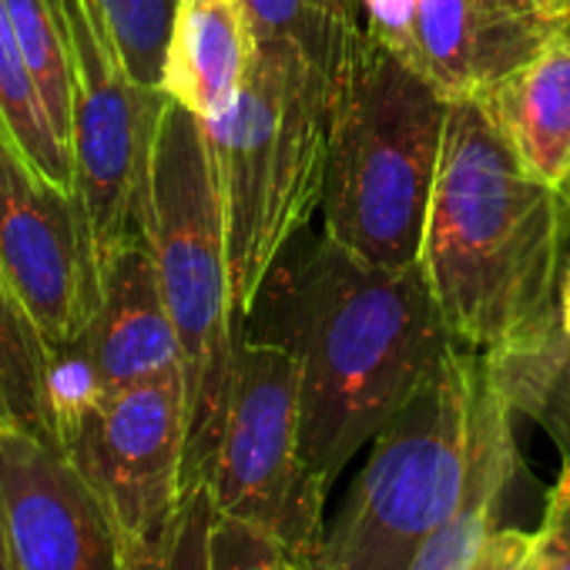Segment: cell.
I'll return each instance as SVG.
<instances>
[{"instance_id":"obj_17","label":"cell","mask_w":570,"mask_h":570,"mask_svg":"<svg viewBox=\"0 0 570 570\" xmlns=\"http://www.w3.org/2000/svg\"><path fill=\"white\" fill-rule=\"evenodd\" d=\"M48 373L51 346L11 278L0 268V426H18L61 443Z\"/></svg>"},{"instance_id":"obj_12","label":"cell","mask_w":570,"mask_h":570,"mask_svg":"<svg viewBox=\"0 0 570 570\" xmlns=\"http://www.w3.org/2000/svg\"><path fill=\"white\" fill-rule=\"evenodd\" d=\"M360 21L450 101L480 98L553 35L500 18L487 0H363Z\"/></svg>"},{"instance_id":"obj_22","label":"cell","mask_w":570,"mask_h":570,"mask_svg":"<svg viewBox=\"0 0 570 570\" xmlns=\"http://www.w3.org/2000/svg\"><path fill=\"white\" fill-rule=\"evenodd\" d=\"M212 527H215L212 487H198L185 497L161 547L151 557L128 567L131 570H212Z\"/></svg>"},{"instance_id":"obj_15","label":"cell","mask_w":570,"mask_h":570,"mask_svg":"<svg viewBox=\"0 0 570 570\" xmlns=\"http://www.w3.org/2000/svg\"><path fill=\"white\" fill-rule=\"evenodd\" d=\"M255 51L242 0H181L161 91L202 121L225 118L252 78Z\"/></svg>"},{"instance_id":"obj_11","label":"cell","mask_w":570,"mask_h":570,"mask_svg":"<svg viewBox=\"0 0 570 570\" xmlns=\"http://www.w3.org/2000/svg\"><path fill=\"white\" fill-rule=\"evenodd\" d=\"M0 523L18 570H128L111 510L61 443L0 426Z\"/></svg>"},{"instance_id":"obj_23","label":"cell","mask_w":570,"mask_h":570,"mask_svg":"<svg viewBox=\"0 0 570 570\" xmlns=\"http://www.w3.org/2000/svg\"><path fill=\"white\" fill-rule=\"evenodd\" d=\"M296 557L265 530L218 517L212 527V570H293Z\"/></svg>"},{"instance_id":"obj_10","label":"cell","mask_w":570,"mask_h":570,"mask_svg":"<svg viewBox=\"0 0 570 570\" xmlns=\"http://www.w3.org/2000/svg\"><path fill=\"white\" fill-rule=\"evenodd\" d=\"M0 268L48 346L78 340L98 303V262L81 202L21 151L0 118Z\"/></svg>"},{"instance_id":"obj_32","label":"cell","mask_w":570,"mask_h":570,"mask_svg":"<svg viewBox=\"0 0 570 570\" xmlns=\"http://www.w3.org/2000/svg\"><path fill=\"white\" fill-rule=\"evenodd\" d=\"M128 570H131V567H128Z\"/></svg>"},{"instance_id":"obj_27","label":"cell","mask_w":570,"mask_h":570,"mask_svg":"<svg viewBox=\"0 0 570 570\" xmlns=\"http://www.w3.org/2000/svg\"><path fill=\"white\" fill-rule=\"evenodd\" d=\"M560 333L570 336V262L563 268V285H560Z\"/></svg>"},{"instance_id":"obj_20","label":"cell","mask_w":570,"mask_h":570,"mask_svg":"<svg viewBox=\"0 0 570 570\" xmlns=\"http://www.w3.org/2000/svg\"><path fill=\"white\" fill-rule=\"evenodd\" d=\"M255 41H282L303 51L309 61L323 65L330 75L340 71L343 55L360 24L340 18L330 0H242Z\"/></svg>"},{"instance_id":"obj_24","label":"cell","mask_w":570,"mask_h":570,"mask_svg":"<svg viewBox=\"0 0 570 570\" xmlns=\"http://www.w3.org/2000/svg\"><path fill=\"white\" fill-rule=\"evenodd\" d=\"M530 540L537 570H570V456L560 460L557 483L547 493L540 527Z\"/></svg>"},{"instance_id":"obj_28","label":"cell","mask_w":570,"mask_h":570,"mask_svg":"<svg viewBox=\"0 0 570 570\" xmlns=\"http://www.w3.org/2000/svg\"><path fill=\"white\" fill-rule=\"evenodd\" d=\"M330 8H333L340 18H346L350 24H360V28H363V21H360V8H363V0H330Z\"/></svg>"},{"instance_id":"obj_16","label":"cell","mask_w":570,"mask_h":570,"mask_svg":"<svg viewBox=\"0 0 570 570\" xmlns=\"http://www.w3.org/2000/svg\"><path fill=\"white\" fill-rule=\"evenodd\" d=\"M513 413L517 410L510 406L493 366L480 400L466 487L456 507L450 510V517L423 543L410 570H466L473 557L483 550V543L490 540V533L500 527V507L520 466V453L513 440Z\"/></svg>"},{"instance_id":"obj_29","label":"cell","mask_w":570,"mask_h":570,"mask_svg":"<svg viewBox=\"0 0 570 570\" xmlns=\"http://www.w3.org/2000/svg\"><path fill=\"white\" fill-rule=\"evenodd\" d=\"M0 570H18V560H14V553H11V543H8L4 523H0Z\"/></svg>"},{"instance_id":"obj_3","label":"cell","mask_w":570,"mask_h":570,"mask_svg":"<svg viewBox=\"0 0 570 570\" xmlns=\"http://www.w3.org/2000/svg\"><path fill=\"white\" fill-rule=\"evenodd\" d=\"M333 81L282 41H258L255 68L225 118L202 121L222 222L232 303L252 316L282 252L323 208Z\"/></svg>"},{"instance_id":"obj_4","label":"cell","mask_w":570,"mask_h":570,"mask_svg":"<svg viewBox=\"0 0 570 570\" xmlns=\"http://www.w3.org/2000/svg\"><path fill=\"white\" fill-rule=\"evenodd\" d=\"M446 115L450 98L436 85L356 31L333 81L323 235L390 272L416 265Z\"/></svg>"},{"instance_id":"obj_1","label":"cell","mask_w":570,"mask_h":570,"mask_svg":"<svg viewBox=\"0 0 570 570\" xmlns=\"http://www.w3.org/2000/svg\"><path fill=\"white\" fill-rule=\"evenodd\" d=\"M570 195L530 175L483 98L450 101L420 265L456 346L507 360L560 333Z\"/></svg>"},{"instance_id":"obj_6","label":"cell","mask_w":570,"mask_h":570,"mask_svg":"<svg viewBox=\"0 0 570 570\" xmlns=\"http://www.w3.org/2000/svg\"><path fill=\"white\" fill-rule=\"evenodd\" d=\"M493 363L453 346L436 376L373 440L309 570H410L456 507Z\"/></svg>"},{"instance_id":"obj_30","label":"cell","mask_w":570,"mask_h":570,"mask_svg":"<svg viewBox=\"0 0 570 570\" xmlns=\"http://www.w3.org/2000/svg\"><path fill=\"white\" fill-rule=\"evenodd\" d=\"M293 570H309V563H299V560H296V563H293Z\"/></svg>"},{"instance_id":"obj_18","label":"cell","mask_w":570,"mask_h":570,"mask_svg":"<svg viewBox=\"0 0 570 570\" xmlns=\"http://www.w3.org/2000/svg\"><path fill=\"white\" fill-rule=\"evenodd\" d=\"M0 118L11 128L21 151L35 161L41 175L55 185L75 191V158L65 138L58 135L48 105L38 91V81L18 48L11 18L0 0Z\"/></svg>"},{"instance_id":"obj_2","label":"cell","mask_w":570,"mask_h":570,"mask_svg":"<svg viewBox=\"0 0 570 570\" xmlns=\"http://www.w3.org/2000/svg\"><path fill=\"white\" fill-rule=\"evenodd\" d=\"M289 346L299 366V440L330 490L436 376L456 346L423 265L390 272L336 245L309 252L293 289Z\"/></svg>"},{"instance_id":"obj_7","label":"cell","mask_w":570,"mask_h":570,"mask_svg":"<svg viewBox=\"0 0 570 570\" xmlns=\"http://www.w3.org/2000/svg\"><path fill=\"white\" fill-rule=\"evenodd\" d=\"M326 487L303 460L299 366L285 343L238 336L212 500L218 517L275 537L299 563L326 537Z\"/></svg>"},{"instance_id":"obj_26","label":"cell","mask_w":570,"mask_h":570,"mask_svg":"<svg viewBox=\"0 0 570 570\" xmlns=\"http://www.w3.org/2000/svg\"><path fill=\"white\" fill-rule=\"evenodd\" d=\"M487 4L500 18L543 35L570 24V0H487Z\"/></svg>"},{"instance_id":"obj_14","label":"cell","mask_w":570,"mask_h":570,"mask_svg":"<svg viewBox=\"0 0 570 570\" xmlns=\"http://www.w3.org/2000/svg\"><path fill=\"white\" fill-rule=\"evenodd\" d=\"M483 105L520 165L553 188L570 181V24L497 78Z\"/></svg>"},{"instance_id":"obj_25","label":"cell","mask_w":570,"mask_h":570,"mask_svg":"<svg viewBox=\"0 0 570 570\" xmlns=\"http://www.w3.org/2000/svg\"><path fill=\"white\" fill-rule=\"evenodd\" d=\"M466 570H537L530 533L513 527H497Z\"/></svg>"},{"instance_id":"obj_13","label":"cell","mask_w":570,"mask_h":570,"mask_svg":"<svg viewBox=\"0 0 570 570\" xmlns=\"http://www.w3.org/2000/svg\"><path fill=\"white\" fill-rule=\"evenodd\" d=\"M81 343L105 393L181 373V343L145 235L98 255V303Z\"/></svg>"},{"instance_id":"obj_21","label":"cell","mask_w":570,"mask_h":570,"mask_svg":"<svg viewBox=\"0 0 570 570\" xmlns=\"http://www.w3.org/2000/svg\"><path fill=\"white\" fill-rule=\"evenodd\" d=\"M178 4L181 0H98L105 28L128 75L148 91H161Z\"/></svg>"},{"instance_id":"obj_5","label":"cell","mask_w":570,"mask_h":570,"mask_svg":"<svg viewBox=\"0 0 570 570\" xmlns=\"http://www.w3.org/2000/svg\"><path fill=\"white\" fill-rule=\"evenodd\" d=\"M145 238L181 343L185 376V497L212 487L228 413L238 313L232 303L225 222L202 118L165 101L145 198Z\"/></svg>"},{"instance_id":"obj_8","label":"cell","mask_w":570,"mask_h":570,"mask_svg":"<svg viewBox=\"0 0 570 570\" xmlns=\"http://www.w3.org/2000/svg\"><path fill=\"white\" fill-rule=\"evenodd\" d=\"M71 61V158L95 262L115 242L145 235L148 161L165 91L141 88L98 11V0H55Z\"/></svg>"},{"instance_id":"obj_31","label":"cell","mask_w":570,"mask_h":570,"mask_svg":"<svg viewBox=\"0 0 570 570\" xmlns=\"http://www.w3.org/2000/svg\"><path fill=\"white\" fill-rule=\"evenodd\" d=\"M563 191H567V195H570V181H567V188H563Z\"/></svg>"},{"instance_id":"obj_9","label":"cell","mask_w":570,"mask_h":570,"mask_svg":"<svg viewBox=\"0 0 570 570\" xmlns=\"http://www.w3.org/2000/svg\"><path fill=\"white\" fill-rule=\"evenodd\" d=\"M61 446L111 510L128 563L151 557L185 503V376L105 393Z\"/></svg>"},{"instance_id":"obj_19","label":"cell","mask_w":570,"mask_h":570,"mask_svg":"<svg viewBox=\"0 0 570 570\" xmlns=\"http://www.w3.org/2000/svg\"><path fill=\"white\" fill-rule=\"evenodd\" d=\"M493 366L510 406L553 440L560 460L570 456V336L557 333L530 353L493 360Z\"/></svg>"}]
</instances>
